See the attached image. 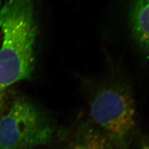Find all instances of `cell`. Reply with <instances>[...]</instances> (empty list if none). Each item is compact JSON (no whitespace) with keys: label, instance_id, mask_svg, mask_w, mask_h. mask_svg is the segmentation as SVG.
<instances>
[{"label":"cell","instance_id":"cell-1","mask_svg":"<svg viewBox=\"0 0 149 149\" xmlns=\"http://www.w3.org/2000/svg\"><path fill=\"white\" fill-rule=\"evenodd\" d=\"M35 0H6L0 8V87L30 79L38 28Z\"/></svg>","mask_w":149,"mask_h":149},{"label":"cell","instance_id":"cell-2","mask_svg":"<svg viewBox=\"0 0 149 149\" xmlns=\"http://www.w3.org/2000/svg\"><path fill=\"white\" fill-rule=\"evenodd\" d=\"M104 74L87 80L90 90L91 122L120 142L129 145L135 127L133 86L108 55Z\"/></svg>","mask_w":149,"mask_h":149},{"label":"cell","instance_id":"cell-3","mask_svg":"<svg viewBox=\"0 0 149 149\" xmlns=\"http://www.w3.org/2000/svg\"><path fill=\"white\" fill-rule=\"evenodd\" d=\"M54 127L45 112L19 98L0 120V149H36L50 143Z\"/></svg>","mask_w":149,"mask_h":149},{"label":"cell","instance_id":"cell-4","mask_svg":"<svg viewBox=\"0 0 149 149\" xmlns=\"http://www.w3.org/2000/svg\"><path fill=\"white\" fill-rule=\"evenodd\" d=\"M129 23L134 41L149 60V0L132 1Z\"/></svg>","mask_w":149,"mask_h":149},{"label":"cell","instance_id":"cell-5","mask_svg":"<svg viewBox=\"0 0 149 149\" xmlns=\"http://www.w3.org/2000/svg\"><path fill=\"white\" fill-rule=\"evenodd\" d=\"M128 146L91 122L80 129L69 149H127Z\"/></svg>","mask_w":149,"mask_h":149},{"label":"cell","instance_id":"cell-6","mask_svg":"<svg viewBox=\"0 0 149 149\" xmlns=\"http://www.w3.org/2000/svg\"><path fill=\"white\" fill-rule=\"evenodd\" d=\"M3 90H4V89H3V88H1V87H0V99H1V97L2 96Z\"/></svg>","mask_w":149,"mask_h":149},{"label":"cell","instance_id":"cell-7","mask_svg":"<svg viewBox=\"0 0 149 149\" xmlns=\"http://www.w3.org/2000/svg\"><path fill=\"white\" fill-rule=\"evenodd\" d=\"M143 149H149V144L144 145L143 148Z\"/></svg>","mask_w":149,"mask_h":149},{"label":"cell","instance_id":"cell-8","mask_svg":"<svg viewBox=\"0 0 149 149\" xmlns=\"http://www.w3.org/2000/svg\"><path fill=\"white\" fill-rule=\"evenodd\" d=\"M1 0H0V8H1Z\"/></svg>","mask_w":149,"mask_h":149}]
</instances>
